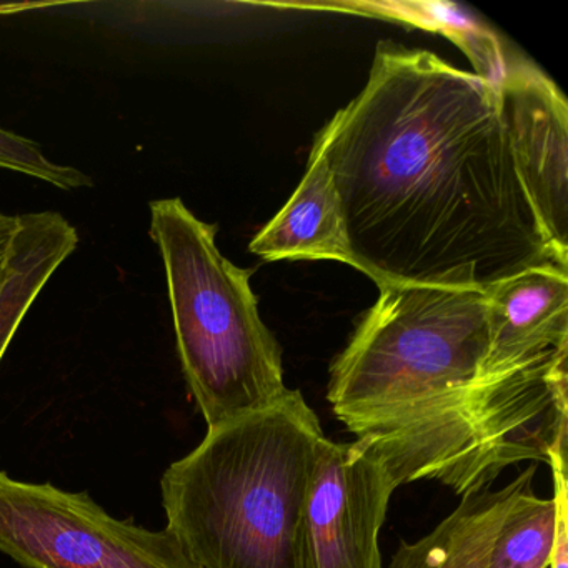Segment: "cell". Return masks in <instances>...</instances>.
Returning <instances> with one entry per match:
<instances>
[{"label":"cell","mask_w":568,"mask_h":568,"mask_svg":"<svg viewBox=\"0 0 568 568\" xmlns=\"http://www.w3.org/2000/svg\"><path fill=\"white\" fill-rule=\"evenodd\" d=\"M485 295L488 347L470 402L510 375L568 357L567 267L530 268L494 285Z\"/></svg>","instance_id":"ba28073f"},{"label":"cell","mask_w":568,"mask_h":568,"mask_svg":"<svg viewBox=\"0 0 568 568\" xmlns=\"http://www.w3.org/2000/svg\"><path fill=\"white\" fill-rule=\"evenodd\" d=\"M149 209L182 371L207 427L271 407L288 387L281 345L258 314L252 272L221 254L217 227L195 217L181 199Z\"/></svg>","instance_id":"277c9868"},{"label":"cell","mask_w":568,"mask_h":568,"mask_svg":"<svg viewBox=\"0 0 568 568\" xmlns=\"http://www.w3.org/2000/svg\"><path fill=\"white\" fill-rule=\"evenodd\" d=\"M298 390L209 427L161 480L168 528L201 568H297L298 531L324 440Z\"/></svg>","instance_id":"3957f363"},{"label":"cell","mask_w":568,"mask_h":568,"mask_svg":"<svg viewBox=\"0 0 568 568\" xmlns=\"http://www.w3.org/2000/svg\"><path fill=\"white\" fill-rule=\"evenodd\" d=\"M555 530L554 498L537 497L528 481L500 525L488 568H548Z\"/></svg>","instance_id":"7c38bea8"},{"label":"cell","mask_w":568,"mask_h":568,"mask_svg":"<svg viewBox=\"0 0 568 568\" xmlns=\"http://www.w3.org/2000/svg\"><path fill=\"white\" fill-rule=\"evenodd\" d=\"M397 487L362 442L325 437L302 515L297 568H384L378 535Z\"/></svg>","instance_id":"8992f818"},{"label":"cell","mask_w":568,"mask_h":568,"mask_svg":"<svg viewBox=\"0 0 568 568\" xmlns=\"http://www.w3.org/2000/svg\"><path fill=\"white\" fill-rule=\"evenodd\" d=\"M331 367L335 417L398 487L437 480L455 494L490 487L470 418L488 347L485 292L385 284Z\"/></svg>","instance_id":"7a4b0ae2"},{"label":"cell","mask_w":568,"mask_h":568,"mask_svg":"<svg viewBox=\"0 0 568 568\" xmlns=\"http://www.w3.org/2000/svg\"><path fill=\"white\" fill-rule=\"evenodd\" d=\"M78 245V231L59 212L19 215L18 235L0 285V361L49 278Z\"/></svg>","instance_id":"8fae6325"},{"label":"cell","mask_w":568,"mask_h":568,"mask_svg":"<svg viewBox=\"0 0 568 568\" xmlns=\"http://www.w3.org/2000/svg\"><path fill=\"white\" fill-rule=\"evenodd\" d=\"M530 465L501 490L470 491L430 534L408 544L400 541L387 568H488L500 525L521 488L534 481Z\"/></svg>","instance_id":"30bf717a"},{"label":"cell","mask_w":568,"mask_h":568,"mask_svg":"<svg viewBox=\"0 0 568 568\" xmlns=\"http://www.w3.org/2000/svg\"><path fill=\"white\" fill-rule=\"evenodd\" d=\"M19 231V215L0 212V285L4 282L6 268L11 258L12 245Z\"/></svg>","instance_id":"9a60e30c"},{"label":"cell","mask_w":568,"mask_h":568,"mask_svg":"<svg viewBox=\"0 0 568 568\" xmlns=\"http://www.w3.org/2000/svg\"><path fill=\"white\" fill-rule=\"evenodd\" d=\"M0 169L19 172L48 182L62 191H75L94 185L92 179L71 165L58 164L45 158L41 145L31 139L0 128Z\"/></svg>","instance_id":"4fadbf2b"},{"label":"cell","mask_w":568,"mask_h":568,"mask_svg":"<svg viewBox=\"0 0 568 568\" xmlns=\"http://www.w3.org/2000/svg\"><path fill=\"white\" fill-rule=\"evenodd\" d=\"M248 248L264 261L331 258L352 265L337 189L317 144L312 148L307 174L297 191Z\"/></svg>","instance_id":"9c48e42d"},{"label":"cell","mask_w":568,"mask_h":568,"mask_svg":"<svg viewBox=\"0 0 568 568\" xmlns=\"http://www.w3.org/2000/svg\"><path fill=\"white\" fill-rule=\"evenodd\" d=\"M568 442L555 445L548 454V465L554 477V501L557 510V530L551 548L548 568H568V480H567Z\"/></svg>","instance_id":"5bb4252c"},{"label":"cell","mask_w":568,"mask_h":568,"mask_svg":"<svg viewBox=\"0 0 568 568\" xmlns=\"http://www.w3.org/2000/svg\"><path fill=\"white\" fill-rule=\"evenodd\" d=\"M0 551L28 568H201L169 528L118 520L85 491L0 471Z\"/></svg>","instance_id":"5b68a950"},{"label":"cell","mask_w":568,"mask_h":568,"mask_svg":"<svg viewBox=\"0 0 568 568\" xmlns=\"http://www.w3.org/2000/svg\"><path fill=\"white\" fill-rule=\"evenodd\" d=\"M511 155L538 222L568 255V104L544 72L520 61L495 81Z\"/></svg>","instance_id":"52a82bcc"},{"label":"cell","mask_w":568,"mask_h":568,"mask_svg":"<svg viewBox=\"0 0 568 568\" xmlns=\"http://www.w3.org/2000/svg\"><path fill=\"white\" fill-rule=\"evenodd\" d=\"M352 267L385 284L487 292L560 265L521 185L497 84L378 44L364 91L318 132Z\"/></svg>","instance_id":"6da1fadb"}]
</instances>
